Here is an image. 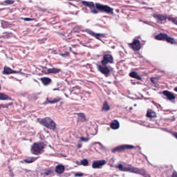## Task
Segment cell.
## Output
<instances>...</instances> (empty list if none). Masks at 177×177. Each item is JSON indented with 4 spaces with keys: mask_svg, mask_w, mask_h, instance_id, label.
I'll list each match as a JSON object with an SVG mask.
<instances>
[{
    "mask_svg": "<svg viewBox=\"0 0 177 177\" xmlns=\"http://www.w3.org/2000/svg\"><path fill=\"white\" fill-rule=\"evenodd\" d=\"M110 127L113 129H117L119 127V123L117 120H114L110 124Z\"/></svg>",
    "mask_w": 177,
    "mask_h": 177,
    "instance_id": "14",
    "label": "cell"
},
{
    "mask_svg": "<svg viewBox=\"0 0 177 177\" xmlns=\"http://www.w3.org/2000/svg\"><path fill=\"white\" fill-rule=\"evenodd\" d=\"M17 73L18 72L13 70H12V69H11V68L8 67L7 66H5L4 68L3 74L9 75V74H16V73Z\"/></svg>",
    "mask_w": 177,
    "mask_h": 177,
    "instance_id": "11",
    "label": "cell"
},
{
    "mask_svg": "<svg viewBox=\"0 0 177 177\" xmlns=\"http://www.w3.org/2000/svg\"><path fill=\"white\" fill-rule=\"evenodd\" d=\"M106 162L105 160L97 161L94 162L93 164V167L94 168H98L102 167L106 164Z\"/></svg>",
    "mask_w": 177,
    "mask_h": 177,
    "instance_id": "10",
    "label": "cell"
},
{
    "mask_svg": "<svg viewBox=\"0 0 177 177\" xmlns=\"http://www.w3.org/2000/svg\"><path fill=\"white\" fill-rule=\"evenodd\" d=\"M129 76H130V77H132V78H136V79H141V77L138 75L137 73L135 72H132L131 73H130V74H129Z\"/></svg>",
    "mask_w": 177,
    "mask_h": 177,
    "instance_id": "19",
    "label": "cell"
},
{
    "mask_svg": "<svg viewBox=\"0 0 177 177\" xmlns=\"http://www.w3.org/2000/svg\"><path fill=\"white\" fill-rule=\"evenodd\" d=\"M82 4H83L86 7H88L90 10L92 12L94 13V14H97L98 13V10L96 7V6L94 5V4L92 2H87V1H82Z\"/></svg>",
    "mask_w": 177,
    "mask_h": 177,
    "instance_id": "6",
    "label": "cell"
},
{
    "mask_svg": "<svg viewBox=\"0 0 177 177\" xmlns=\"http://www.w3.org/2000/svg\"><path fill=\"white\" fill-rule=\"evenodd\" d=\"M86 31L87 32L88 34H90V35H92V36H94V37H96V38H98V40H100V37H100V36H103V34H96V33H95L93 32V31H90V30H86Z\"/></svg>",
    "mask_w": 177,
    "mask_h": 177,
    "instance_id": "16",
    "label": "cell"
},
{
    "mask_svg": "<svg viewBox=\"0 0 177 177\" xmlns=\"http://www.w3.org/2000/svg\"><path fill=\"white\" fill-rule=\"evenodd\" d=\"M131 48L135 51L139 50L141 48V44L139 41L135 40L130 44Z\"/></svg>",
    "mask_w": 177,
    "mask_h": 177,
    "instance_id": "9",
    "label": "cell"
},
{
    "mask_svg": "<svg viewBox=\"0 0 177 177\" xmlns=\"http://www.w3.org/2000/svg\"><path fill=\"white\" fill-rule=\"evenodd\" d=\"M39 122L44 126L50 129H54L56 127V124L50 118L46 117L40 120Z\"/></svg>",
    "mask_w": 177,
    "mask_h": 177,
    "instance_id": "2",
    "label": "cell"
},
{
    "mask_svg": "<svg viewBox=\"0 0 177 177\" xmlns=\"http://www.w3.org/2000/svg\"><path fill=\"white\" fill-rule=\"evenodd\" d=\"M42 83L44 85H48L51 83V79L48 77H43L41 78Z\"/></svg>",
    "mask_w": 177,
    "mask_h": 177,
    "instance_id": "18",
    "label": "cell"
},
{
    "mask_svg": "<svg viewBox=\"0 0 177 177\" xmlns=\"http://www.w3.org/2000/svg\"><path fill=\"white\" fill-rule=\"evenodd\" d=\"M45 144L42 142H38L34 143L31 148V152L33 154L38 155L41 154L45 148Z\"/></svg>",
    "mask_w": 177,
    "mask_h": 177,
    "instance_id": "3",
    "label": "cell"
},
{
    "mask_svg": "<svg viewBox=\"0 0 177 177\" xmlns=\"http://www.w3.org/2000/svg\"><path fill=\"white\" fill-rule=\"evenodd\" d=\"M155 38L157 40L166 41L167 42H169L171 43V44H174L175 42L174 38L170 37L169 36H168L167 34H164V33H161V34H158V35L155 36Z\"/></svg>",
    "mask_w": 177,
    "mask_h": 177,
    "instance_id": "5",
    "label": "cell"
},
{
    "mask_svg": "<svg viewBox=\"0 0 177 177\" xmlns=\"http://www.w3.org/2000/svg\"><path fill=\"white\" fill-rule=\"evenodd\" d=\"M78 115H79L78 120L79 121H86L85 116L83 114H78Z\"/></svg>",
    "mask_w": 177,
    "mask_h": 177,
    "instance_id": "21",
    "label": "cell"
},
{
    "mask_svg": "<svg viewBox=\"0 0 177 177\" xmlns=\"http://www.w3.org/2000/svg\"><path fill=\"white\" fill-rule=\"evenodd\" d=\"M59 71H60L59 70H58V69L55 68H53L48 70V73H58V72Z\"/></svg>",
    "mask_w": 177,
    "mask_h": 177,
    "instance_id": "23",
    "label": "cell"
},
{
    "mask_svg": "<svg viewBox=\"0 0 177 177\" xmlns=\"http://www.w3.org/2000/svg\"><path fill=\"white\" fill-rule=\"evenodd\" d=\"M95 6L98 11L105 12L106 13H108V14H113V10L109 6L102 5V4L100 3H96Z\"/></svg>",
    "mask_w": 177,
    "mask_h": 177,
    "instance_id": "4",
    "label": "cell"
},
{
    "mask_svg": "<svg viewBox=\"0 0 177 177\" xmlns=\"http://www.w3.org/2000/svg\"><path fill=\"white\" fill-rule=\"evenodd\" d=\"M36 159H37V158L30 157V158H27L26 159H25V162H27V163H31V162H34Z\"/></svg>",
    "mask_w": 177,
    "mask_h": 177,
    "instance_id": "24",
    "label": "cell"
},
{
    "mask_svg": "<svg viewBox=\"0 0 177 177\" xmlns=\"http://www.w3.org/2000/svg\"><path fill=\"white\" fill-rule=\"evenodd\" d=\"M56 172L59 174H62L64 171V167L61 165H58L56 167Z\"/></svg>",
    "mask_w": 177,
    "mask_h": 177,
    "instance_id": "15",
    "label": "cell"
},
{
    "mask_svg": "<svg viewBox=\"0 0 177 177\" xmlns=\"http://www.w3.org/2000/svg\"><path fill=\"white\" fill-rule=\"evenodd\" d=\"M3 3H5V4H7V5H11V4H13L14 3V1L13 0H6Z\"/></svg>",
    "mask_w": 177,
    "mask_h": 177,
    "instance_id": "26",
    "label": "cell"
},
{
    "mask_svg": "<svg viewBox=\"0 0 177 177\" xmlns=\"http://www.w3.org/2000/svg\"><path fill=\"white\" fill-rule=\"evenodd\" d=\"M163 94L165 95H166V97L170 100H175L176 98L175 96L173 94L171 93V92H170L169 91H164Z\"/></svg>",
    "mask_w": 177,
    "mask_h": 177,
    "instance_id": "13",
    "label": "cell"
},
{
    "mask_svg": "<svg viewBox=\"0 0 177 177\" xmlns=\"http://www.w3.org/2000/svg\"><path fill=\"white\" fill-rule=\"evenodd\" d=\"M172 177H177V172L176 171H174L172 174Z\"/></svg>",
    "mask_w": 177,
    "mask_h": 177,
    "instance_id": "28",
    "label": "cell"
},
{
    "mask_svg": "<svg viewBox=\"0 0 177 177\" xmlns=\"http://www.w3.org/2000/svg\"><path fill=\"white\" fill-rule=\"evenodd\" d=\"M113 62V58L112 56L110 54H106L103 56V60L101 63L103 66H106L109 63H112Z\"/></svg>",
    "mask_w": 177,
    "mask_h": 177,
    "instance_id": "7",
    "label": "cell"
},
{
    "mask_svg": "<svg viewBox=\"0 0 177 177\" xmlns=\"http://www.w3.org/2000/svg\"><path fill=\"white\" fill-rule=\"evenodd\" d=\"M11 99L9 96H8L6 95L3 94L2 93H1V100H10Z\"/></svg>",
    "mask_w": 177,
    "mask_h": 177,
    "instance_id": "22",
    "label": "cell"
},
{
    "mask_svg": "<svg viewBox=\"0 0 177 177\" xmlns=\"http://www.w3.org/2000/svg\"><path fill=\"white\" fill-rule=\"evenodd\" d=\"M59 101V100H56V101H48V102H47L46 103L45 102L44 104H48V103H56V102H57L58 101Z\"/></svg>",
    "mask_w": 177,
    "mask_h": 177,
    "instance_id": "27",
    "label": "cell"
},
{
    "mask_svg": "<svg viewBox=\"0 0 177 177\" xmlns=\"http://www.w3.org/2000/svg\"><path fill=\"white\" fill-rule=\"evenodd\" d=\"M81 164L82 165L84 166H87L88 165V161L86 159H84L83 160H82L81 162Z\"/></svg>",
    "mask_w": 177,
    "mask_h": 177,
    "instance_id": "25",
    "label": "cell"
},
{
    "mask_svg": "<svg viewBox=\"0 0 177 177\" xmlns=\"http://www.w3.org/2000/svg\"><path fill=\"white\" fill-rule=\"evenodd\" d=\"M99 70L100 71L102 74L105 75H107L110 73V70L109 69L106 67L105 66H102V65H99L98 66Z\"/></svg>",
    "mask_w": 177,
    "mask_h": 177,
    "instance_id": "12",
    "label": "cell"
},
{
    "mask_svg": "<svg viewBox=\"0 0 177 177\" xmlns=\"http://www.w3.org/2000/svg\"><path fill=\"white\" fill-rule=\"evenodd\" d=\"M174 136L177 138V133H175V134H174Z\"/></svg>",
    "mask_w": 177,
    "mask_h": 177,
    "instance_id": "31",
    "label": "cell"
},
{
    "mask_svg": "<svg viewBox=\"0 0 177 177\" xmlns=\"http://www.w3.org/2000/svg\"><path fill=\"white\" fill-rule=\"evenodd\" d=\"M82 175H82V174H76L75 175V176H82Z\"/></svg>",
    "mask_w": 177,
    "mask_h": 177,
    "instance_id": "30",
    "label": "cell"
},
{
    "mask_svg": "<svg viewBox=\"0 0 177 177\" xmlns=\"http://www.w3.org/2000/svg\"><path fill=\"white\" fill-rule=\"evenodd\" d=\"M146 116L149 118H154L156 116V115L154 111L151 109H148L147 110V113H146Z\"/></svg>",
    "mask_w": 177,
    "mask_h": 177,
    "instance_id": "17",
    "label": "cell"
},
{
    "mask_svg": "<svg viewBox=\"0 0 177 177\" xmlns=\"http://www.w3.org/2000/svg\"><path fill=\"white\" fill-rule=\"evenodd\" d=\"M24 20L25 21H31L33 20V19H31V18H24Z\"/></svg>",
    "mask_w": 177,
    "mask_h": 177,
    "instance_id": "29",
    "label": "cell"
},
{
    "mask_svg": "<svg viewBox=\"0 0 177 177\" xmlns=\"http://www.w3.org/2000/svg\"><path fill=\"white\" fill-rule=\"evenodd\" d=\"M118 167L120 170L125 171H130L132 172H135V173L140 174L143 176L145 177H150L148 174H146L144 170L139 169L138 168L132 167L130 166H125L123 164H119L118 166Z\"/></svg>",
    "mask_w": 177,
    "mask_h": 177,
    "instance_id": "1",
    "label": "cell"
},
{
    "mask_svg": "<svg viewBox=\"0 0 177 177\" xmlns=\"http://www.w3.org/2000/svg\"><path fill=\"white\" fill-rule=\"evenodd\" d=\"M175 91H177V88H175Z\"/></svg>",
    "mask_w": 177,
    "mask_h": 177,
    "instance_id": "32",
    "label": "cell"
},
{
    "mask_svg": "<svg viewBox=\"0 0 177 177\" xmlns=\"http://www.w3.org/2000/svg\"><path fill=\"white\" fill-rule=\"evenodd\" d=\"M133 148V146H130V145H121L117 146L115 148H114L112 151L115 152H119V151H122L126 149H132Z\"/></svg>",
    "mask_w": 177,
    "mask_h": 177,
    "instance_id": "8",
    "label": "cell"
},
{
    "mask_svg": "<svg viewBox=\"0 0 177 177\" xmlns=\"http://www.w3.org/2000/svg\"><path fill=\"white\" fill-rule=\"evenodd\" d=\"M110 107L109 106V105L107 104V103L106 102H105L104 103V104H103L102 110V111H107L110 109Z\"/></svg>",
    "mask_w": 177,
    "mask_h": 177,
    "instance_id": "20",
    "label": "cell"
}]
</instances>
